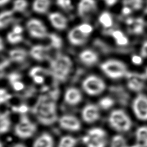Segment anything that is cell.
Segmentation results:
<instances>
[{
    "instance_id": "6da1fadb",
    "label": "cell",
    "mask_w": 147,
    "mask_h": 147,
    "mask_svg": "<svg viewBox=\"0 0 147 147\" xmlns=\"http://www.w3.org/2000/svg\"><path fill=\"white\" fill-rule=\"evenodd\" d=\"M33 111L38 121L43 125H52L57 120L55 103L45 96L40 98Z\"/></svg>"
},
{
    "instance_id": "7a4b0ae2",
    "label": "cell",
    "mask_w": 147,
    "mask_h": 147,
    "mask_svg": "<svg viewBox=\"0 0 147 147\" xmlns=\"http://www.w3.org/2000/svg\"><path fill=\"white\" fill-rule=\"evenodd\" d=\"M51 73L57 80L64 81L72 67V62L67 56L58 55L50 63Z\"/></svg>"
},
{
    "instance_id": "3957f363",
    "label": "cell",
    "mask_w": 147,
    "mask_h": 147,
    "mask_svg": "<svg viewBox=\"0 0 147 147\" xmlns=\"http://www.w3.org/2000/svg\"><path fill=\"white\" fill-rule=\"evenodd\" d=\"M109 123L112 129L121 133L129 131L132 126L129 116L121 109H117L111 112L109 117Z\"/></svg>"
},
{
    "instance_id": "277c9868",
    "label": "cell",
    "mask_w": 147,
    "mask_h": 147,
    "mask_svg": "<svg viewBox=\"0 0 147 147\" xmlns=\"http://www.w3.org/2000/svg\"><path fill=\"white\" fill-rule=\"evenodd\" d=\"M86 147H106L107 137L106 131L100 127H94L88 131L82 138Z\"/></svg>"
},
{
    "instance_id": "5b68a950",
    "label": "cell",
    "mask_w": 147,
    "mask_h": 147,
    "mask_svg": "<svg viewBox=\"0 0 147 147\" xmlns=\"http://www.w3.org/2000/svg\"><path fill=\"white\" fill-rule=\"evenodd\" d=\"M100 67L102 71L113 79H117L126 76L127 67L125 64L117 60H109L101 64Z\"/></svg>"
},
{
    "instance_id": "8992f818",
    "label": "cell",
    "mask_w": 147,
    "mask_h": 147,
    "mask_svg": "<svg viewBox=\"0 0 147 147\" xmlns=\"http://www.w3.org/2000/svg\"><path fill=\"white\" fill-rule=\"evenodd\" d=\"M37 131L36 124L26 115H22L14 128V134L21 139H28L32 137Z\"/></svg>"
},
{
    "instance_id": "52a82bcc",
    "label": "cell",
    "mask_w": 147,
    "mask_h": 147,
    "mask_svg": "<svg viewBox=\"0 0 147 147\" xmlns=\"http://www.w3.org/2000/svg\"><path fill=\"white\" fill-rule=\"evenodd\" d=\"M82 87L87 94L91 96H96L105 90V84L101 78L96 76H91L84 80Z\"/></svg>"
},
{
    "instance_id": "ba28073f",
    "label": "cell",
    "mask_w": 147,
    "mask_h": 147,
    "mask_svg": "<svg viewBox=\"0 0 147 147\" xmlns=\"http://www.w3.org/2000/svg\"><path fill=\"white\" fill-rule=\"evenodd\" d=\"M133 109L138 119L143 121H147V96L138 95L134 100Z\"/></svg>"
},
{
    "instance_id": "9c48e42d",
    "label": "cell",
    "mask_w": 147,
    "mask_h": 147,
    "mask_svg": "<svg viewBox=\"0 0 147 147\" xmlns=\"http://www.w3.org/2000/svg\"><path fill=\"white\" fill-rule=\"evenodd\" d=\"M27 28L30 35L36 38H44L47 36L45 26L41 21L32 19L27 23Z\"/></svg>"
},
{
    "instance_id": "30bf717a",
    "label": "cell",
    "mask_w": 147,
    "mask_h": 147,
    "mask_svg": "<svg viewBox=\"0 0 147 147\" xmlns=\"http://www.w3.org/2000/svg\"><path fill=\"white\" fill-rule=\"evenodd\" d=\"M59 125L62 129L70 131H78L82 127L80 120L71 115H63L60 119Z\"/></svg>"
},
{
    "instance_id": "8fae6325",
    "label": "cell",
    "mask_w": 147,
    "mask_h": 147,
    "mask_svg": "<svg viewBox=\"0 0 147 147\" xmlns=\"http://www.w3.org/2000/svg\"><path fill=\"white\" fill-rule=\"evenodd\" d=\"M127 79V86L134 92H140L144 88L146 76L143 74L127 72L125 76Z\"/></svg>"
},
{
    "instance_id": "7c38bea8",
    "label": "cell",
    "mask_w": 147,
    "mask_h": 147,
    "mask_svg": "<svg viewBox=\"0 0 147 147\" xmlns=\"http://www.w3.org/2000/svg\"><path fill=\"white\" fill-rule=\"evenodd\" d=\"M82 115L84 121L88 123H94L100 118L98 108L94 105H88L84 107Z\"/></svg>"
},
{
    "instance_id": "4fadbf2b",
    "label": "cell",
    "mask_w": 147,
    "mask_h": 147,
    "mask_svg": "<svg viewBox=\"0 0 147 147\" xmlns=\"http://www.w3.org/2000/svg\"><path fill=\"white\" fill-rule=\"evenodd\" d=\"M96 9L95 0H80L78 5V13L80 17H85Z\"/></svg>"
},
{
    "instance_id": "5bb4252c",
    "label": "cell",
    "mask_w": 147,
    "mask_h": 147,
    "mask_svg": "<svg viewBox=\"0 0 147 147\" xmlns=\"http://www.w3.org/2000/svg\"><path fill=\"white\" fill-rule=\"evenodd\" d=\"M88 36L84 34L80 30L78 27L72 29L68 34V39L69 42L74 45L78 46L84 44L87 40Z\"/></svg>"
},
{
    "instance_id": "9a60e30c",
    "label": "cell",
    "mask_w": 147,
    "mask_h": 147,
    "mask_svg": "<svg viewBox=\"0 0 147 147\" xmlns=\"http://www.w3.org/2000/svg\"><path fill=\"white\" fill-rule=\"evenodd\" d=\"M49 19L54 27L58 30H64L67 26V19L59 13H52L49 16Z\"/></svg>"
},
{
    "instance_id": "2e32d148",
    "label": "cell",
    "mask_w": 147,
    "mask_h": 147,
    "mask_svg": "<svg viewBox=\"0 0 147 147\" xmlns=\"http://www.w3.org/2000/svg\"><path fill=\"white\" fill-rule=\"evenodd\" d=\"M82 94L79 90L76 88H70L66 92L65 101L70 105H78L82 100Z\"/></svg>"
},
{
    "instance_id": "e0dca14e",
    "label": "cell",
    "mask_w": 147,
    "mask_h": 147,
    "mask_svg": "<svg viewBox=\"0 0 147 147\" xmlns=\"http://www.w3.org/2000/svg\"><path fill=\"white\" fill-rule=\"evenodd\" d=\"M53 138L49 133L44 132L36 138L33 144V147H54Z\"/></svg>"
},
{
    "instance_id": "ac0fdd59",
    "label": "cell",
    "mask_w": 147,
    "mask_h": 147,
    "mask_svg": "<svg viewBox=\"0 0 147 147\" xmlns=\"http://www.w3.org/2000/svg\"><path fill=\"white\" fill-rule=\"evenodd\" d=\"M81 61L86 65H93L98 61V57L96 52L91 50H85L80 54Z\"/></svg>"
},
{
    "instance_id": "d6986e66",
    "label": "cell",
    "mask_w": 147,
    "mask_h": 147,
    "mask_svg": "<svg viewBox=\"0 0 147 147\" xmlns=\"http://www.w3.org/2000/svg\"><path fill=\"white\" fill-rule=\"evenodd\" d=\"M49 48L43 45H36L31 48L30 50V54L34 59L41 61L47 57Z\"/></svg>"
},
{
    "instance_id": "ffe728a7",
    "label": "cell",
    "mask_w": 147,
    "mask_h": 147,
    "mask_svg": "<svg viewBox=\"0 0 147 147\" xmlns=\"http://www.w3.org/2000/svg\"><path fill=\"white\" fill-rule=\"evenodd\" d=\"M136 147H147V126L138 128L135 133Z\"/></svg>"
},
{
    "instance_id": "44dd1931",
    "label": "cell",
    "mask_w": 147,
    "mask_h": 147,
    "mask_svg": "<svg viewBox=\"0 0 147 147\" xmlns=\"http://www.w3.org/2000/svg\"><path fill=\"white\" fill-rule=\"evenodd\" d=\"M11 126V121L10 119L8 111L1 114L0 117V133L5 134L10 131Z\"/></svg>"
},
{
    "instance_id": "7402d4cb",
    "label": "cell",
    "mask_w": 147,
    "mask_h": 147,
    "mask_svg": "<svg viewBox=\"0 0 147 147\" xmlns=\"http://www.w3.org/2000/svg\"><path fill=\"white\" fill-rule=\"evenodd\" d=\"M50 0H35L33 4V9L39 14L45 13L49 8Z\"/></svg>"
},
{
    "instance_id": "603a6c76",
    "label": "cell",
    "mask_w": 147,
    "mask_h": 147,
    "mask_svg": "<svg viewBox=\"0 0 147 147\" xmlns=\"http://www.w3.org/2000/svg\"><path fill=\"white\" fill-rule=\"evenodd\" d=\"M27 52L22 49L12 50L9 52L10 59L12 61L17 62L23 61L27 57Z\"/></svg>"
},
{
    "instance_id": "cb8c5ba5",
    "label": "cell",
    "mask_w": 147,
    "mask_h": 147,
    "mask_svg": "<svg viewBox=\"0 0 147 147\" xmlns=\"http://www.w3.org/2000/svg\"><path fill=\"white\" fill-rule=\"evenodd\" d=\"M78 143L76 138L71 136H64L60 140L57 147H76Z\"/></svg>"
},
{
    "instance_id": "d4e9b609",
    "label": "cell",
    "mask_w": 147,
    "mask_h": 147,
    "mask_svg": "<svg viewBox=\"0 0 147 147\" xmlns=\"http://www.w3.org/2000/svg\"><path fill=\"white\" fill-rule=\"evenodd\" d=\"M123 7L133 11L141 10L144 5L143 0H123Z\"/></svg>"
},
{
    "instance_id": "484cf974",
    "label": "cell",
    "mask_w": 147,
    "mask_h": 147,
    "mask_svg": "<svg viewBox=\"0 0 147 147\" xmlns=\"http://www.w3.org/2000/svg\"><path fill=\"white\" fill-rule=\"evenodd\" d=\"M13 16L12 11H5L2 12L0 16V26L1 28L5 27L12 21Z\"/></svg>"
},
{
    "instance_id": "4316f807",
    "label": "cell",
    "mask_w": 147,
    "mask_h": 147,
    "mask_svg": "<svg viewBox=\"0 0 147 147\" xmlns=\"http://www.w3.org/2000/svg\"><path fill=\"white\" fill-rule=\"evenodd\" d=\"M131 26V32L136 34H140L143 32L144 28V22L141 18L134 19L133 23L130 25Z\"/></svg>"
},
{
    "instance_id": "83f0119b",
    "label": "cell",
    "mask_w": 147,
    "mask_h": 147,
    "mask_svg": "<svg viewBox=\"0 0 147 147\" xmlns=\"http://www.w3.org/2000/svg\"><path fill=\"white\" fill-rule=\"evenodd\" d=\"M99 21L105 28H109L113 25V17L109 12H103L99 16Z\"/></svg>"
},
{
    "instance_id": "f1b7e54d",
    "label": "cell",
    "mask_w": 147,
    "mask_h": 147,
    "mask_svg": "<svg viewBox=\"0 0 147 147\" xmlns=\"http://www.w3.org/2000/svg\"><path fill=\"white\" fill-rule=\"evenodd\" d=\"M110 147H128L125 138L119 135L113 136L111 142Z\"/></svg>"
},
{
    "instance_id": "f546056e",
    "label": "cell",
    "mask_w": 147,
    "mask_h": 147,
    "mask_svg": "<svg viewBox=\"0 0 147 147\" xmlns=\"http://www.w3.org/2000/svg\"><path fill=\"white\" fill-rule=\"evenodd\" d=\"M28 6L26 0H15L13 4V10L18 12H24Z\"/></svg>"
},
{
    "instance_id": "4dcf8cb0",
    "label": "cell",
    "mask_w": 147,
    "mask_h": 147,
    "mask_svg": "<svg viewBox=\"0 0 147 147\" xmlns=\"http://www.w3.org/2000/svg\"><path fill=\"white\" fill-rule=\"evenodd\" d=\"M51 45L54 48L59 49L62 46V40L60 37L55 34H50L49 35Z\"/></svg>"
},
{
    "instance_id": "1f68e13d",
    "label": "cell",
    "mask_w": 147,
    "mask_h": 147,
    "mask_svg": "<svg viewBox=\"0 0 147 147\" xmlns=\"http://www.w3.org/2000/svg\"><path fill=\"white\" fill-rule=\"evenodd\" d=\"M7 39L11 44H17L22 41L23 37L21 34H16L13 32H11L8 34Z\"/></svg>"
},
{
    "instance_id": "d6a6232c",
    "label": "cell",
    "mask_w": 147,
    "mask_h": 147,
    "mask_svg": "<svg viewBox=\"0 0 147 147\" xmlns=\"http://www.w3.org/2000/svg\"><path fill=\"white\" fill-rule=\"evenodd\" d=\"M47 72L44 69V68L40 67H35L32 68L29 72L30 76L32 78L37 76H43L46 75Z\"/></svg>"
},
{
    "instance_id": "836d02e7",
    "label": "cell",
    "mask_w": 147,
    "mask_h": 147,
    "mask_svg": "<svg viewBox=\"0 0 147 147\" xmlns=\"http://www.w3.org/2000/svg\"><path fill=\"white\" fill-rule=\"evenodd\" d=\"M114 104V100L111 98L106 97L99 101V105L102 109H107L111 107Z\"/></svg>"
},
{
    "instance_id": "e575fe53",
    "label": "cell",
    "mask_w": 147,
    "mask_h": 147,
    "mask_svg": "<svg viewBox=\"0 0 147 147\" xmlns=\"http://www.w3.org/2000/svg\"><path fill=\"white\" fill-rule=\"evenodd\" d=\"M80 30L82 31L84 34H86V35H88V34L91 33L92 31L93 28L91 25L88 24H83L78 26Z\"/></svg>"
},
{
    "instance_id": "d590c367",
    "label": "cell",
    "mask_w": 147,
    "mask_h": 147,
    "mask_svg": "<svg viewBox=\"0 0 147 147\" xmlns=\"http://www.w3.org/2000/svg\"><path fill=\"white\" fill-rule=\"evenodd\" d=\"M12 98V96L10 94H8L6 90L3 88H1L0 90V101L1 103H4L6 101H8Z\"/></svg>"
},
{
    "instance_id": "8d00e7d4",
    "label": "cell",
    "mask_w": 147,
    "mask_h": 147,
    "mask_svg": "<svg viewBox=\"0 0 147 147\" xmlns=\"http://www.w3.org/2000/svg\"><path fill=\"white\" fill-rule=\"evenodd\" d=\"M21 78V76L20 74L18 73H12L9 76L8 79L11 84H12L15 82L20 81Z\"/></svg>"
},
{
    "instance_id": "74e56055",
    "label": "cell",
    "mask_w": 147,
    "mask_h": 147,
    "mask_svg": "<svg viewBox=\"0 0 147 147\" xmlns=\"http://www.w3.org/2000/svg\"><path fill=\"white\" fill-rule=\"evenodd\" d=\"M57 4L63 9H68L71 7L70 0H56Z\"/></svg>"
},
{
    "instance_id": "f35d334b",
    "label": "cell",
    "mask_w": 147,
    "mask_h": 147,
    "mask_svg": "<svg viewBox=\"0 0 147 147\" xmlns=\"http://www.w3.org/2000/svg\"><path fill=\"white\" fill-rule=\"evenodd\" d=\"M12 109L15 112H17L19 113H24L27 112L28 111V107L27 105H20L18 107H12Z\"/></svg>"
},
{
    "instance_id": "ab89813d",
    "label": "cell",
    "mask_w": 147,
    "mask_h": 147,
    "mask_svg": "<svg viewBox=\"0 0 147 147\" xmlns=\"http://www.w3.org/2000/svg\"><path fill=\"white\" fill-rule=\"evenodd\" d=\"M12 86H13V88H14V90H15L16 91H20V90L24 89V84L20 81H18V82H14L13 84H12Z\"/></svg>"
},
{
    "instance_id": "60d3db41",
    "label": "cell",
    "mask_w": 147,
    "mask_h": 147,
    "mask_svg": "<svg viewBox=\"0 0 147 147\" xmlns=\"http://www.w3.org/2000/svg\"><path fill=\"white\" fill-rule=\"evenodd\" d=\"M131 61L134 63L136 65H140L143 62V59H142L141 56L137 55L132 56Z\"/></svg>"
},
{
    "instance_id": "b9f144b4",
    "label": "cell",
    "mask_w": 147,
    "mask_h": 147,
    "mask_svg": "<svg viewBox=\"0 0 147 147\" xmlns=\"http://www.w3.org/2000/svg\"><path fill=\"white\" fill-rule=\"evenodd\" d=\"M116 42L117 45L122 46V45H127L129 42V40L125 36H123V37L116 40Z\"/></svg>"
},
{
    "instance_id": "7bdbcfd3",
    "label": "cell",
    "mask_w": 147,
    "mask_h": 147,
    "mask_svg": "<svg viewBox=\"0 0 147 147\" xmlns=\"http://www.w3.org/2000/svg\"><path fill=\"white\" fill-rule=\"evenodd\" d=\"M112 35L113 36V38L115 39V40H117L122 37H123V36H125L123 35V33L119 30H115L113 31L112 33Z\"/></svg>"
},
{
    "instance_id": "ee69618b",
    "label": "cell",
    "mask_w": 147,
    "mask_h": 147,
    "mask_svg": "<svg viewBox=\"0 0 147 147\" xmlns=\"http://www.w3.org/2000/svg\"><path fill=\"white\" fill-rule=\"evenodd\" d=\"M141 54L142 57H147V41L144 42L143 46L142 47Z\"/></svg>"
},
{
    "instance_id": "f6af8a7d",
    "label": "cell",
    "mask_w": 147,
    "mask_h": 147,
    "mask_svg": "<svg viewBox=\"0 0 147 147\" xmlns=\"http://www.w3.org/2000/svg\"><path fill=\"white\" fill-rule=\"evenodd\" d=\"M34 82L37 84H42L44 81V78L41 76H37L33 78Z\"/></svg>"
},
{
    "instance_id": "bcb514c9",
    "label": "cell",
    "mask_w": 147,
    "mask_h": 147,
    "mask_svg": "<svg viewBox=\"0 0 147 147\" xmlns=\"http://www.w3.org/2000/svg\"><path fill=\"white\" fill-rule=\"evenodd\" d=\"M16 34H21L23 32V28L21 26L19 25H16L13 29V31Z\"/></svg>"
},
{
    "instance_id": "7dc6e473",
    "label": "cell",
    "mask_w": 147,
    "mask_h": 147,
    "mask_svg": "<svg viewBox=\"0 0 147 147\" xmlns=\"http://www.w3.org/2000/svg\"><path fill=\"white\" fill-rule=\"evenodd\" d=\"M107 6H113L117 3L118 0H103Z\"/></svg>"
},
{
    "instance_id": "c3c4849f",
    "label": "cell",
    "mask_w": 147,
    "mask_h": 147,
    "mask_svg": "<svg viewBox=\"0 0 147 147\" xmlns=\"http://www.w3.org/2000/svg\"><path fill=\"white\" fill-rule=\"evenodd\" d=\"M10 0H0V5L2 6L6 5L7 3L10 1Z\"/></svg>"
},
{
    "instance_id": "681fc988",
    "label": "cell",
    "mask_w": 147,
    "mask_h": 147,
    "mask_svg": "<svg viewBox=\"0 0 147 147\" xmlns=\"http://www.w3.org/2000/svg\"><path fill=\"white\" fill-rule=\"evenodd\" d=\"M12 147H26L25 146L22 144H17Z\"/></svg>"
},
{
    "instance_id": "f907efd6",
    "label": "cell",
    "mask_w": 147,
    "mask_h": 147,
    "mask_svg": "<svg viewBox=\"0 0 147 147\" xmlns=\"http://www.w3.org/2000/svg\"><path fill=\"white\" fill-rule=\"evenodd\" d=\"M146 74L147 77V68L146 69Z\"/></svg>"
}]
</instances>
